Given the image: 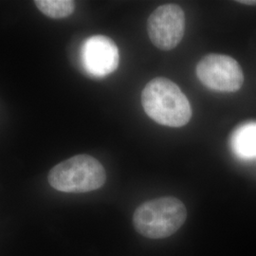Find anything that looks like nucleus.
<instances>
[{"mask_svg":"<svg viewBox=\"0 0 256 256\" xmlns=\"http://www.w3.org/2000/svg\"><path fill=\"white\" fill-rule=\"evenodd\" d=\"M238 3L245 4V5H256V0H243V1H238Z\"/></svg>","mask_w":256,"mask_h":256,"instance_id":"9","label":"nucleus"},{"mask_svg":"<svg viewBox=\"0 0 256 256\" xmlns=\"http://www.w3.org/2000/svg\"><path fill=\"white\" fill-rule=\"evenodd\" d=\"M81 60L84 70L90 75L106 77L114 72L119 66V50L110 37L94 36L84 42Z\"/></svg>","mask_w":256,"mask_h":256,"instance_id":"6","label":"nucleus"},{"mask_svg":"<svg viewBox=\"0 0 256 256\" xmlns=\"http://www.w3.org/2000/svg\"><path fill=\"white\" fill-rule=\"evenodd\" d=\"M196 75L206 88L216 92H238L244 82L240 64L228 55L204 56L196 66Z\"/></svg>","mask_w":256,"mask_h":256,"instance_id":"4","label":"nucleus"},{"mask_svg":"<svg viewBox=\"0 0 256 256\" xmlns=\"http://www.w3.org/2000/svg\"><path fill=\"white\" fill-rule=\"evenodd\" d=\"M48 180L60 192H88L101 188L106 180V173L95 158L77 155L54 166Z\"/></svg>","mask_w":256,"mask_h":256,"instance_id":"3","label":"nucleus"},{"mask_svg":"<svg viewBox=\"0 0 256 256\" xmlns=\"http://www.w3.org/2000/svg\"><path fill=\"white\" fill-rule=\"evenodd\" d=\"M186 218L187 210L182 200L164 196L140 204L133 214V225L144 238L162 239L180 229Z\"/></svg>","mask_w":256,"mask_h":256,"instance_id":"2","label":"nucleus"},{"mask_svg":"<svg viewBox=\"0 0 256 256\" xmlns=\"http://www.w3.org/2000/svg\"><path fill=\"white\" fill-rule=\"evenodd\" d=\"M37 8L50 18L60 19L70 16L75 10L72 0H37Z\"/></svg>","mask_w":256,"mask_h":256,"instance_id":"8","label":"nucleus"},{"mask_svg":"<svg viewBox=\"0 0 256 256\" xmlns=\"http://www.w3.org/2000/svg\"><path fill=\"white\" fill-rule=\"evenodd\" d=\"M230 147L241 158H256V122H245L232 132Z\"/></svg>","mask_w":256,"mask_h":256,"instance_id":"7","label":"nucleus"},{"mask_svg":"<svg viewBox=\"0 0 256 256\" xmlns=\"http://www.w3.org/2000/svg\"><path fill=\"white\" fill-rule=\"evenodd\" d=\"M142 104L156 122L170 128H182L192 117L190 102L182 90L169 79L158 77L142 92Z\"/></svg>","mask_w":256,"mask_h":256,"instance_id":"1","label":"nucleus"},{"mask_svg":"<svg viewBox=\"0 0 256 256\" xmlns=\"http://www.w3.org/2000/svg\"><path fill=\"white\" fill-rule=\"evenodd\" d=\"M146 28L148 36L158 48L171 50L180 43L184 36V12L176 4L162 5L150 14Z\"/></svg>","mask_w":256,"mask_h":256,"instance_id":"5","label":"nucleus"}]
</instances>
